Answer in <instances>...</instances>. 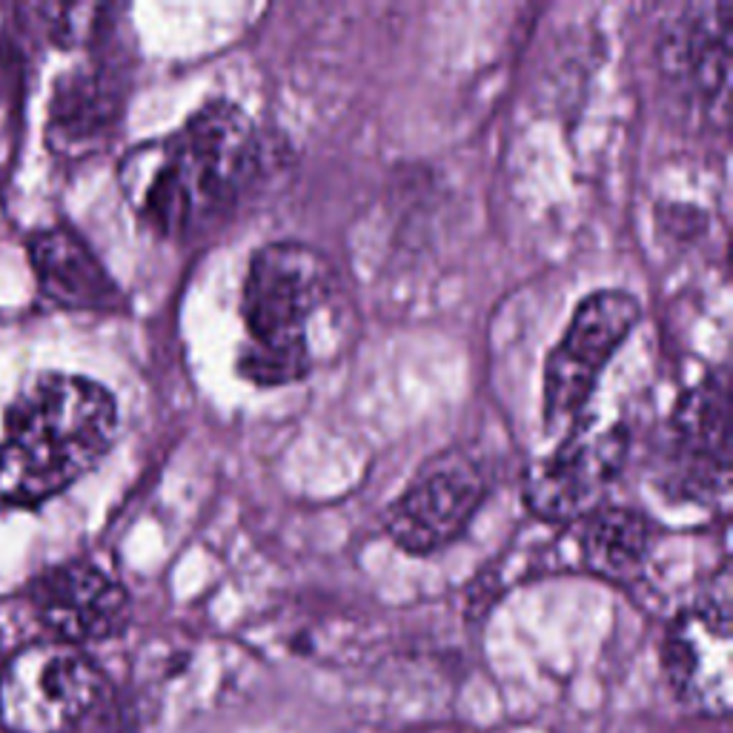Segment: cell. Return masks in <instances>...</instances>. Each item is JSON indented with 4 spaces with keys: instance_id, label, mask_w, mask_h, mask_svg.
<instances>
[{
    "instance_id": "obj_7",
    "label": "cell",
    "mask_w": 733,
    "mask_h": 733,
    "mask_svg": "<svg viewBox=\"0 0 733 733\" xmlns=\"http://www.w3.org/2000/svg\"><path fill=\"white\" fill-rule=\"evenodd\" d=\"M628 456V433L622 427H596L579 418L565 442L530 467L525 479V502L542 521L568 525L599 510L607 488L614 484Z\"/></svg>"
},
{
    "instance_id": "obj_12",
    "label": "cell",
    "mask_w": 733,
    "mask_h": 733,
    "mask_svg": "<svg viewBox=\"0 0 733 733\" xmlns=\"http://www.w3.org/2000/svg\"><path fill=\"white\" fill-rule=\"evenodd\" d=\"M124 87L110 66H78L55 84L49 103V147L84 159L106 147L121 118Z\"/></svg>"
},
{
    "instance_id": "obj_2",
    "label": "cell",
    "mask_w": 733,
    "mask_h": 733,
    "mask_svg": "<svg viewBox=\"0 0 733 733\" xmlns=\"http://www.w3.org/2000/svg\"><path fill=\"white\" fill-rule=\"evenodd\" d=\"M118 435V404L103 384L40 372L0 425V510L33 507L87 476Z\"/></svg>"
},
{
    "instance_id": "obj_5",
    "label": "cell",
    "mask_w": 733,
    "mask_h": 733,
    "mask_svg": "<svg viewBox=\"0 0 733 733\" xmlns=\"http://www.w3.org/2000/svg\"><path fill=\"white\" fill-rule=\"evenodd\" d=\"M642 318L636 299L622 290L591 292L576 307L568 330L544 362L542 413L547 430H570L584 418V407L605 364Z\"/></svg>"
},
{
    "instance_id": "obj_4",
    "label": "cell",
    "mask_w": 733,
    "mask_h": 733,
    "mask_svg": "<svg viewBox=\"0 0 733 733\" xmlns=\"http://www.w3.org/2000/svg\"><path fill=\"white\" fill-rule=\"evenodd\" d=\"M103 691V673L78 647L38 642L0 668V725L9 733H69Z\"/></svg>"
},
{
    "instance_id": "obj_14",
    "label": "cell",
    "mask_w": 733,
    "mask_h": 733,
    "mask_svg": "<svg viewBox=\"0 0 733 733\" xmlns=\"http://www.w3.org/2000/svg\"><path fill=\"white\" fill-rule=\"evenodd\" d=\"M654 525L628 507H599L584 519L582 559L596 576L628 582L642 573L654 547Z\"/></svg>"
},
{
    "instance_id": "obj_3",
    "label": "cell",
    "mask_w": 733,
    "mask_h": 733,
    "mask_svg": "<svg viewBox=\"0 0 733 733\" xmlns=\"http://www.w3.org/2000/svg\"><path fill=\"white\" fill-rule=\"evenodd\" d=\"M332 290V269L313 247L295 241L261 247L241 292L247 341L238 353V372L258 387L307 379L316 364L313 330Z\"/></svg>"
},
{
    "instance_id": "obj_11",
    "label": "cell",
    "mask_w": 733,
    "mask_h": 733,
    "mask_svg": "<svg viewBox=\"0 0 733 733\" xmlns=\"http://www.w3.org/2000/svg\"><path fill=\"white\" fill-rule=\"evenodd\" d=\"M38 287L43 299L75 313H118L127 299L98 255L72 229H40L29 238Z\"/></svg>"
},
{
    "instance_id": "obj_1",
    "label": "cell",
    "mask_w": 733,
    "mask_h": 733,
    "mask_svg": "<svg viewBox=\"0 0 733 733\" xmlns=\"http://www.w3.org/2000/svg\"><path fill=\"white\" fill-rule=\"evenodd\" d=\"M261 169L258 129L241 106L210 101L178 132L124 155L121 190L161 238L206 232L253 190Z\"/></svg>"
},
{
    "instance_id": "obj_10",
    "label": "cell",
    "mask_w": 733,
    "mask_h": 733,
    "mask_svg": "<svg viewBox=\"0 0 733 733\" xmlns=\"http://www.w3.org/2000/svg\"><path fill=\"white\" fill-rule=\"evenodd\" d=\"M29 599L40 622L66 645L118 636L129 622L127 591L92 561L49 568L33 582Z\"/></svg>"
},
{
    "instance_id": "obj_13",
    "label": "cell",
    "mask_w": 733,
    "mask_h": 733,
    "mask_svg": "<svg viewBox=\"0 0 733 733\" xmlns=\"http://www.w3.org/2000/svg\"><path fill=\"white\" fill-rule=\"evenodd\" d=\"M731 43H733V7H691L679 21L677 35L668 40L665 58L670 69L691 80L702 101H725L731 80Z\"/></svg>"
},
{
    "instance_id": "obj_9",
    "label": "cell",
    "mask_w": 733,
    "mask_h": 733,
    "mask_svg": "<svg viewBox=\"0 0 733 733\" xmlns=\"http://www.w3.org/2000/svg\"><path fill=\"white\" fill-rule=\"evenodd\" d=\"M665 458L685 496H725L731 467V393L722 379H708L682 399L668 425Z\"/></svg>"
},
{
    "instance_id": "obj_6",
    "label": "cell",
    "mask_w": 733,
    "mask_h": 733,
    "mask_svg": "<svg viewBox=\"0 0 733 733\" xmlns=\"http://www.w3.org/2000/svg\"><path fill=\"white\" fill-rule=\"evenodd\" d=\"M662 668L685 708L702 717H725L731 710L733 639L728 570H722L717 584L670 624Z\"/></svg>"
},
{
    "instance_id": "obj_8",
    "label": "cell",
    "mask_w": 733,
    "mask_h": 733,
    "mask_svg": "<svg viewBox=\"0 0 733 733\" xmlns=\"http://www.w3.org/2000/svg\"><path fill=\"white\" fill-rule=\"evenodd\" d=\"M488 473L465 450L433 456L387 513V536L407 553H433L456 542L488 496Z\"/></svg>"
}]
</instances>
